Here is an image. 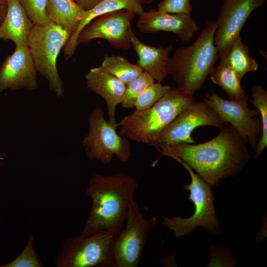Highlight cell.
<instances>
[{
    "label": "cell",
    "instance_id": "f546056e",
    "mask_svg": "<svg viewBox=\"0 0 267 267\" xmlns=\"http://www.w3.org/2000/svg\"><path fill=\"white\" fill-rule=\"evenodd\" d=\"M78 5L85 10L93 8L102 0H72Z\"/></svg>",
    "mask_w": 267,
    "mask_h": 267
},
{
    "label": "cell",
    "instance_id": "4fadbf2b",
    "mask_svg": "<svg viewBox=\"0 0 267 267\" xmlns=\"http://www.w3.org/2000/svg\"><path fill=\"white\" fill-rule=\"evenodd\" d=\"M266 0H223L216 21L214 44L219 57L226 54L251 14Z\"/></svg>",
    "mask_w": 267,
    "mask_h": 267
},
{
    "label": "cell",
    "instance_id": "83f0119b",
    "mask_svg": "<svg viewBox=\"0 0 267 267\" xmlns=\"http://www.w3.org/2000/svg\"><path fill=\"white\" fill-rule=\"evenodd\" d=\"M34 237H29L28 241L22 252L13 261L1 267H41L43 264L34 251Z\"/></svg>",
    "mask_w": 267,
    "mask_h": 267
},
{
    "label": "cell",
    "instance_id": "e0dca14e",
    "mask_svg": "<svg viewBox=\"0 0 267 267\" xmlns=\"http://www.w3.org/2000/svg\"><path fill=\"white\" fill-rule=\"evenodd\" d=\"M132 46L138 58L137 64L157 82L162 83L169 74L173 46H152L142 43L132 30L130 32Z\"/></svg>",
    "mask_w": 267,
    "mask_h": 267
},
{
    "label": "cell",
    "instance_id": "2e32d148",
    "mask_svg": "<svg viewBox=\"0 0 267 267\" xmlns=\"http://www.w3.org/2000/svg\"><path fill=\"white\" fill-rule=\"evenodd\" d=\"M85 77L87 88L100 96L106 103L109 122L117 123L116 107L121 102L126 85L101 66L90 69Z\"/></svg>",
    "mask_w": 267,
    "mask_h": 267
},
{
    "label": "cell",
    "instance_id": "cb8c5ba5",
    "mask_svg": "<svg viewBox=\"0 0 267 267\" xmlns=\"http://www.w3.org/2000/svg\"><path fill=\"white\" fill-rule=\"evenodd\" d=\"M251 100L257 107L261 116L262 123V132L255 149L254 158L259 157L267 146V91L262 86L254 85L252 87Z\"/></svg>",
    "mask_w": 267,
    "mask_h": 267
},
{
    "label": "cell",
    "instance_id": "4316f807",
    "mask_svg": "<svg viewBox=\"0 0 267 267\" xmlns=\"http://www.w3.org/2000/svg\"><path fill=\"white\" fill-rule=\"evenodd\" d=\"M34 25L44 26L52 21L46 13L47 0H19Z\"/></svg>",
    "mask_w": 267,
    "mask_h": 267
},
{
    "label": "cell",
    "instance_id": "7c38bea8",
    "mask_svg": "<svg viewBox=\"0 0 267 267\" xmlns=\"http://www.w3.org/2000/svg\"><path fill=\"white\" fill-rule=\"evenodd\" d=\"M135 14L124 9L97 17L86 26L79 34L77 46L95 39L106 40L117 49H128L132 46L131 23Z\"/></svg>",
    "mask_w": 267,
    "mask_h": 267
},
{
    "label": "cell",
    "instance_id": "52a82bcc",
    "mask_svg": "<svg viewBox=\"0 0 267 267\" xmlns=\"http://www.w3.org/2000/svg\"><path fill=\"white\" fill-rule=\"evenodd\" d=\"M89 131L82 140L86 155L103 165L111 163L114 156L123 163L131 157V144L127 138L117 132L118 123L106 120L103 110L94 108L88 118Z\"/></svg>",
    "mask_w": 267,
    "mask_h": 267
},
{
    "label": "cell",
    "instance_id": "30bf717a",
    "mask_svg": "<svg viewBox=\"0 0 267 267\" xmlns=\"http://www.w3.org/2000/svg\"><path fill=\"white\" fill-rule=\"evenodd\" d=\"M248 95L239 100H227L217 93H207L203 101L227 124L230 123L246 143L255 147L262 132L258 109L248 107Z\"/></svg>",
    "mask_w": 267,
    "mask_h": 267
},
{
    "label": "cell",
    "instance_id": "9c48e42d",
    "mask_svg": "<svg viewBox=\"0 0 267 267\" xmlns=\"http://www.w3.org/2000/svg\"><path fill=\"white\" fill-rule=\"evenodd\" d=\"M116 234L102 231L70 237L63 243L55 261L59 267H109Z\"/></svg>",
    "mask_w": 267,
    "mask_h": 267
},
{
    "label": "cell",
    "instance_id": "484cf974",
    "mask_svg": "<svg viewBox=\"0 0 267 267\" xmlns=\"http://www.w3.org/2000/svg\"><path fill=\"white\" fill-rule=\"evenodd\" d=\"M171 88L168 85L155 82L138 96L135 103V110L142 111L151 107L160 100Z\"/></svg>",
    "mask_w": 267,
    "mask_h": 267
},
{
    "label": "cell",
    "instance_id": "7a4b0ae2",
    "mask_svg": "<svg viewBox=\"0 0 267 267\" xmlns=\"http://www.w3.org/2000/svg\"><path fill=\"white\" fill-rule=\"evenodd\" d=\"M138 187L137 180L124 172L92 176L87 188L92 206L80 234L89 236L106 231L118 234Z\"/></svg>",
    "mask_w": 267,
    "mask_h": 267
},
{
    "label": "cell",
    "instance_id": "6da1fadb",
    "mask_svg": "<svg viewBox=\"0 0 267 267\" xmlns=\"http://www.w3.org/2000/svg\"><path fill=\"white\" fill-rule=\"evenodd\" d=\"M246 144L230 125L208 141L163 145L157 151L161 156L182 161L212 186L238 174L246 165L250 155Z\"/></svg>",
    "mask_w": 267,
    "mask_h": 267
},
{
    "label": "cell",
    "instance_id": "d6986e66",
    "mask_svg": "<svg viewBox=\"0 0 267 267\" xmlns=\"http://www.w3.org/2000/svg\"><path fill=\"white\" fill-rule=\"evenodd\" d=\"M122 9L138 15L144 11L142 4L138 0H102L93 8L85 10L76 31L64 46V54L65 59H69L74 54L77 47L78 36L86 26L98 16Z\"/></svg>",
    "mask_w": 267,
    "mask_h": 267
},
{
    "label": "cell",
    "instance_id": "ffe728a7",
    "mask_svg": "<svg viewBox=\"0 0 267 267\" xmlns=\"http://www.w3.org/2000/svg\"><path fill=\"white\" fill-rule=\"evenodd\" d=\"M85 11L72 0L47 1L48 17L52 22L65 30L70 37L76 31Z\"/></svg>",
    "mask_w": 267,
    "mask_h": 267
},
{
    "label": "cell",
    "instance_id": "44dd1931",
    "mask_svg": "<svg viewBox=\"0 0 267 267\" xmlns=\"http://www.w3.org/2000/svg\"><path fill=\"white\" fill-rule=\"evenodd\" d=\"M218 66L214 67L210 73V80L220 86L230 100H239L248 95L240 85L235 71L229 63L225 55L220 57Z\"/></svg>",
    "mask_w": 267,
    "mask_h": 267
},
{
    "label": "cell",
    "instance_id": "603a6c76",
    "mask_svg": "<svg viewBox=\"0 0 267 267\" xmlns=\"http://www.w3.org/2000/svg\"><path fill=\"white\" fill-rule=\"evenodd\" d=\"M105 71L127 85L138 77L143 70L123 56L105 54L101 66Z\"/></svg>",
    "mask_w": 267,
    "mask_h": 267
},
{
    "label": "cell",
    "instance_id": "8fae6325",
    "mask_svg": "<svg viewBox=\"0 0 267 267\" xmlns=\"http://www.w3.org/2000/svg\"><path fill=\"white\" fill-rule=\"evenodd\" d=\"M225 123L204 101H195L182 110L165 128L158 139V148L163 145L179 142L197 143L192 132L200 126H210L220 129Z\"/></svg>",
    "mask_w": 267,
    "mask_h": 267
},
{
    "label": "cell",
    "instance_id": "4dcf8cb0",
    "mask_svg": "<svg viewBox=\"0 0 267 267\" xmlns=\"http://www.w3.org/2000/svg\"><path fill=\"white\" fill-rule=\"evenodd\" d=\"M7 8V0H0V24L3 20Z\"/></svg>",
    "mask_w": 267,
    "mask_h": 267
},
{
    "label": "cell",
    "instance_id": "f1b7e54d",
    "mask_svg": "<svg viewBox=\"0 0 267 267\" xmlns=\"http://www.w3.org/2000/svg\"><path fill=\"white\" fill-rule=\"evenodd\" d=\"M157 9L169 13L190 14L192 6L190 0H162L157 6Z\"/></svg>",
    "mask_w": 267,
    "mask_h": 267
},
{
    "label": "cell",
    "instance_id": "277c9868",
    "mask_svg": "<svg viewBox=\"0 0 267 267\" xmlns=\"http://www.w3.org/2000/svg\"><path fill=\"white\" fill-rule=\"evenodd\" d=\"M195 101L193 95L173 87L151 107L136 111L118 123L119 134L131 140L158 148L159 137L165 128L188 105Z\"/></svg>",
    "mask_w": 267,
    "mask_h": 267
},
{
    "label": "cell",
    "instance_id": "5bb4252c",
    "mask_svg": "<svg viewBox=\"0 0 267 267\" xmlns=\"http://www.w3.org/2000/svg\"><path fill=\"white\" fill-rule=\"evenodd\" d=\"M37 70L28 46H16L14 52L0 66V92L38 87Z\"/></svg>",
    "mask_w": 267,
    "mask_h": 267
},
{
    "label": "cell",
    "instance_id": "7402d4cb",
    "mask_svg": "<svg viewBox=\"0 0 267 267\" xmlns=\"http://www.w3.org/2000/svg\"><path fill=\"white\" fill-rule=\"evenodd\" d=\"M224 55L240 80L247 73L256 71L259 68L256 61L249 54L248 47L241 42L240 35L234 39Z\"/></svg>",
    "mask_w": 267,
    "mask_h": 267
},
{
    "label": "cell",
    "instance_id": "ac0fdd59",
    "mask_svg": "<svg viewBox=\"0 0 267 267\" xmlns=\"http://www.w3.org/2000/svg\"><path fill=\"white\" fill-rule=\"evenodd\" d=\"M33 26L19 0H7L6 13L0 24V39L11 40L16 46H27Z\"/></svg>",
    "mask_w": 267,
    "mask_h": 267
},
{
    "label": "cell",
    "instance_id": "5b68a950",
    "mask_svg": "<svg viewBox=\"0 0 267 267\" xmlns=\"http://www.w3.org/2000/svg\"><path fill=\"white\" fill-rule=\"evenodd\" d=\"M70 37L65 30L51 22L44 26L34 25L27 39V46L37 72L46 80L50 89L58 97L63 95L64 88L56 62Z\"/></svg>",
    "mask_w": 267,
    "mask_h": 267
},
{
    "label": "cell",
    "instance_id": "9a60e30c",
    "mask_svg": "<svg viewBox=\"0 0 267 267\" xmlns=\"http://www.w3.org/2000/svg\"><path fill=\"white\" fill-rule=\"evenodd\" d=\"M136 27L144 34L172 32L183 43L190 42L200 29L199 25L190 14L169 13L153 9L144 11L139 15Z\"/></svg>",
    "mask_w": 267,
    "mask_h": 267
},
{
    "label": "cell",
    "instance_id": "ba28073f",
    "mask_svg": "<svg viewBox=\"0 0 267 267\" xmlns=\"http://www.w3.org/2000/svg\"><path fill=\"white\" fill-rule=\"evenodd\" d=\"M124 229L116 236L109 267H137L146 240L157 223V219L147 220L133 199L128 209Z\"/></svg>",
    "mask_w": 267,
    "mask_h": 267
},
{
    "label": "cell",
    "instance_id": "3957f363",
    "mask_svg": "<svg viewBox=\"0 0 267 267\" xmlns=\"http://www.w3.org/2000/svg\"><path fill=\"white\" fill-rule=\"evenodd\" d=\"M216 28V21L207 22L193 44L178 47L171 57L169 74L178 89L190 95L201 89L219 57L214 44Z\"/></svg>",
    "mask_w": 267,
    "mask_h": 267
},
{
    "label": "cell",
    "instance_id": "1f68e13d",
    "mask_svg": "<svg viewBox=\"0 0 267 267\" xmlns=\"http://www.w3.org/2000/svg\"><path fill=\"white\" fill-rule=\"evenodd\" d=\"M141 4H148L151 3L153 0H138Z\"/></svg>",
    "mask_w": 267,
    "mask_h": 267
},
{
    "label": "cell",
    "instance_id": "d4e9b609",
    "mask_svg": "<svg viewBox=\"0 0 267 267\" xmlns=\"http://www.w3.org/2000/svg\"><path fill=\"white\" fill-rule=\"evenodd\" d=\"M155 82L147 72L143 71L138 77L126 85L125 90L120 103L121 106L125 108L134 107L138 96Z\"/></svg>",
    "mask_w": 267,
    "mask_h": 267
},
{
    "label": "cell",
    "instance_id": "8992f818",
    "mask_svg": "<svg viewBox=\"0 0 267 267\" xmlns=\"http://www.w3.org/2000/svg\"><path fill=\"white\" fill-rule=\"evenodd\" d=\"M176 161L186 169L190 176L191 182L185 184L183 189L189 191V199L193 203L195 210L193 214L187 218L164 217L162 224L173 231L177 238L188 235L199 226L213 233H217L219 224L213 204L214 197L211 185L187 164L179 159Z\"/></svg>",
    "mask_w": 267,
    "mask_h": 267
}]
</instances>
